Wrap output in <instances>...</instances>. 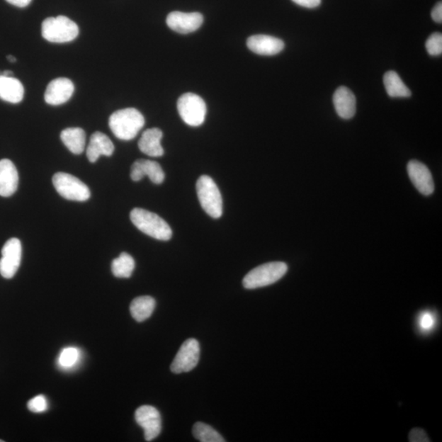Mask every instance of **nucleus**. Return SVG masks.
<instances>
[{
    "label": "nucleus",
    "instance_id": "f257e3e1",
    "mask_svg": "<svg viewBox=\"0 0 442 442\" xmlns=\"http://www.w3.org/2000/svg\"><path fill=\"white\" fill-rule=\"evenodd\" d=\"M144 123V115L133 108L118 110L109 118L110 129L114 135L119 140L126 141L135 138Z\"/></svg>",
    "mask_w": 442,
    "mask_h": 442
},
{
    "label": "nucleus",
    "instance_id": "f03ea898",
    "mask_svg": "<svg viewBox=\"0 0 442 442\" xmlns=\"http://www.w3.org/2000/svg\"><path fill=\"white\" fill-rule=\"evenodd\" d=\"M130 220L136 228L152 238L162 241L171 239L172 230L170 225L159 215L144 209L135 208L131 210Z\"/></svg>",
    "mask_w": 442,
    "mask_h": 442
},
{
    "label": "nucleus",
    "instance_id": "7ed1b4c3",
    "mask_svg": "<svg viewBox=\"0 0 442 442\" xmlns=\"http://www.w3.org/2000/svg\"><path fill=\"white\" fill-rule=\"evenodd\" d=\"M288 266L284 262H269L251 271L244 277V287L246 289H256L271 285L285 276Z\"/></svg>",
    "mask_w": 442,
    "mask_h": 442
},
{
    "label": "nucleus",
    "instance_id": "20e7f679",
    "mask_svg": "<svg viewBox=\"0 0 442 442\" xmlns=\"http://www.w3.org/2000/svg\"><path fill=\"white\" fill-rule=\"evenodd\" d=\"M42 36L51 43H67L76 38L79 28L76 23L65 16L49 18L42 23Z\"/></svg>",
    "mask_w": 442,
    "mask_h": 442
},
{
    "label": "nucleus",
    "instance_id": "39448f33",
    "mask_svg": "<svg viewBox=\"0 0 442 442\" xmlns=\"http://www.w3.org/2000/svg\"><path fill=\"white\" fill-rule=\"evenodd\" d=\"M200 204L210 217L218 219L223 213L222 197L217 183L208 176H202L197 182Z\"/></svg>",
    "mask_w": 442,
    "mask_h": 442
},
{
    "label": "nucleus",
    "instance_id": "423d86ee",
    "mask_svg": "<svg viewBox=\"0 0 442 442\" xmlns=\"http://www.w3.org/2000/svg\"><path fill=\"white\" fill-rule=\"evenodd\" d=\"M52 183L62 198L71 201L85 202L91 198V191L86 184L70 174L56 173L52 177Z\"/></svg>",
    "mask_w": 442,
    "mask_h": 442
},
{
    "label": "nucleus",
    "instance_id": "0eeeda50",
    "mask_svg": "<svg viewBox=\"0 0 442 442\" xmlns=\"http://www.w3.org/2000/svg\"><path fill=\"white\" fill-rule=\"evenodd\" d=\"M177 108L181 118L188 125H201L206 118V103L198 94L193 93L183 94L178 99Z\"/></svg>",
    "mask_w": 442,
    "mask_h": 442
},
{
    "label": "nucleus",
    "instance_id": "6e6552de",
    "mask_svg": "<svg viewBox=\"0 0 442 442\" xmlns=\"http://www.w3.org/2000/svg\"><path fill=\"white\" fill-rule=\"evenodd\" d=\"M200 345L196 339L184 341L171 366L174 373H187L193 370L199 361Z\"/></svg>",
    "mask_w": 442,
    "mask_h": 442
},
{
    "label": "nucleus",
    "instance_id": "1a4fd4ad",
    "mask_svg": "<svg viewBox=\"0 0 442 442\" xmlns=\"http://www.w3.org/2000/svg\"><path fill=\"white\" fill-rule=\"evenodd\" d=\"M22 254V244L18 239L13 238L8 240L2 249L0 275L8 280L12 278L19 269Z\"/></svg>",
    "mask_w": 442,
    "mask_h": 442
},
{
    "label": "nucleus",
    "instance_id": "9d476101",
    "mask_svg": "<svg viewBox=\"0 0 442 442\" xmlns=\"http://www.w3.org/2000/svg\"><path fill=\"white\" fill-rule=\"evenodd\" d=\"M135 421L144 431L147 441L156 439L162 431L161 414L155 407L143 405L135 412Z\"/></svg>",
    "mask_w": 442,
    "mask_h": 442
},
{
    "label": "nucleus",
    "instance_id": "9b49d317",
    "mask_svg": "<svg viewBox=\"0 0 442 442\" xmlns=\"http://www.w3.org/2000/svg\"><path fill=\"white\" fill-rule=\"evenodd\" d=\"M407 171L410 181L420 193L424 196H430L434 193L433 176L424 163L416 160L409 161Z\"/></svg>",
    "mask_w": 442,
    "mask_h": 442
},
{
    "label": "nucleus",
    "instance_id": "f8f14e48",
    "mask_svg": "<svg viewBox=\"0 0 442 442\" xmlns=\"http://www.w3.org/2000/svg\"><path fill=\"white\" fill-rule=\"evenodd\" d=\"M203 16L199 13L172 12L167 16L166 24L180 34L192 33L203 25Z\"/></svg>",
    "mask_w": 442,
    "mask_h": 442
},
{
    "label": "nucleus",
    "instance_id": "ddd939ff",
    "mask_svg": "<svg viewBox=\"0 0 442 442\" xmlns=\"http://www.w3.org/2000/svg\"><path fill=\"white\" fill-rule=\"evenodd\" d=\"M75 91V86L69 79L57 78L50 82L45 94V102L52 106L65 103Z\"/></svg>",
    "mask_w": 442,
    "mask_h": 442
},
{
    "label": "nucleus",
    "instance_id": "4468645a",
    "mask_svg": "<svg viewBox=\"0 0 442 442\" xmlns=\"http://www.w3.org/2000/svg\"><path fill=\"white\" fill-rule=\"evenodd\" d=\"M144 176L149 177L156 184H160L165 180V173L159 163L145 159L137 160L131 166L130 177L137 182Z\"/></svg>",
    "mask_w": 442,
    "mask_h": 442
},
{
    "label": "nucleus",
    "instance_id": "2eb2a0df",
    "mask_svg": "<svg viewBox=\"0 0 442 442\" xmlns=\"http://www.w3.org/2000/svg\"><path fill=\"white\" fill-rule=\"evenodd\" d=\"M246 45L255 54L265 56L280 54L284 48V43L282 40L266 35H256L249 37L246 41Z\"/></svg>",
    "mask_w": 442,
    "mask_h": 442
},
{
    "label": "nucleus",
    "instance_id": "dca6fc26",
    "mask_svg": "<svg viewBox=\"0 0 442 442\" xmlns=\"http://www.w3.org/2000/svg\"><path fill=\"white\" fill-rule=\"evenodd\" d=\"M18 173L13 163L8 159L0 160V196L8 198L17 191Z\"/></svg>",
    "mask_w": 442,
    "mask_h": 442
},
{
    "label": "nucleus",
    "instance_id": "f3484780",
    "mask_svg": "<svg viewBox=\"0 0 442 442\" xmlns=\"http://www.w3.org/2000/svg\"><path fill=\"white\" fill-rule=\"evenodd\" d=\"M334 104L336 113L341 118L348 120L356 114V100L348 88L339 87L334 93Z\"/></svg>",
    "mask_w": 442,
    "mask_h": 442
},
{
    "label": "nucleus",
    "instance_id": "a211bd4d",
    "mask_svg": "<svg viewBox=\"0 0 442 442\" xmlns=\"http://www.w3.org/2000/svg\"><path fill=\"white\" fill-rule=\"evenodd\" d=\"M114 149L112 140L106 135L97 131L91 137L86 151L87 157L89 162H96L100 156H112Z\"/></svg>",
    "mask_w": 442,
    "mask_h": 442
},
{
    "label": "nucleus",
    "instance_id": "6ab92c4d",
    "mask_svg": "<svg viewBox=\"0 0 442 442\" xmlns=\"http://www.w3.org/2000/svg\"><path fill=\"white\" fill-rule=\"evenodd\" d=\"M162 136V131L159 128L146 130L139 141L140 151L149 157H162L164 154V149L161 144Z\"/></svg>",
    "mask_w": 442,
    "mask_h": 442
},
{
    "label": "nucleus",
    "instance_id": "aec40b11",
    "mask_svg": "<svg viewBox=\"0 0 442 442\" xmlns=\"http://www.w3.org/2000/svg\"><path fill=\"white\" fill-rule=\"evenodd\" d=\"M23 98L22 82L13 76H0V99L10 103H19Z\"/></svg>",
    "mask_w": 442,
    "mask_h": 442
},
{
    "label": "nucleus",
    "instance_id": "412c9836",
    "mask_svg": "<svg viewBox=\"0 0 442 442\" xmlns=\"http://www.w3.org/2000/svg\"><path fill=\"white\" fill-rule=\"evenodd\" d=\"M61 140L74 154H81L85 150L86 135L81 128H67L62 130Z\"/></svg>",
    "mask_w": 442,
    "mask_h": 442
},
{
    "label": "nucleus",
    "instance_id": "4be33fe9",
    "mask_svg": "<svg viewBox=\"0 0 442 442\" xmlns=\"http://www.w3.org/2000/svg\"><path fill=\"white\" fill-rule=\"evenodd\" d=\"M156 307L154 298L149 296L136 298L130 304V313L132 317L138 322L149 319L154 313Z\"/></svg>",
    "mask_w": 442,
    "mask_h": 442
},
{
    "label": "nucleus",
    "instance_id": "5701e85b",
    "mask_svg": "<svg viewBox=\"0 0 442 442\" xmlns=\"http://www.w3.org/2000/svg\"><path fill=\"white\" fill-rule=\"evenodd\" d=\"M383 83L388 96L392 98H408L412 96V91L397 72H387L384 75Z\"/></svg>",
    "mask_w": 442,
    "mask_h": 442
},
{
    "label": "nucleus",
    "instance_id": "b1692460",
    "mask_svg": "<svg viewBox=\"0 0 442 442\" xmlns=\"http://www.w3.org/2000/svg\"><path fill=\"white\" fill-rule=\"evenodd\" d=\"M135 262L134 258L126 252H123L112 263V271L114 276L128 278L132 276Z\"/></svg>",
    "mask_w": 442,
    "mask_h": 442
},
{
    "label": "nucleus",
    "instance_id": "393cba45",
    "mask_svg": "<svg viewBox=\"0 0 442 442\" xmlns=\"http://www.w3.org/2000/svg\"><path fill=\"white\" fill-rule=\"evenodd\" d=\"M194 438L202 442H224L225 439L217 431H215L210 425L198 422L194 424L193 428Z\"/></svg>",
    "mask_w": 442,
    "mask_h": 442
},
{
    "label": "nucleus",
    "instance_id": "a878e982",
    "mask_svg": "<svg viewBox=\"0 0 442 442\" xmlns=\"http://www.w3.org/2000/svg\"><path fill=\"white\" fill-rule=\"evenodd\" d=\"M80 358V351L76 347H66L61 352L59 363L61 367L70 368L75 366Z\"/></svg>",
    "mask_w": 442,
    "mask_h": 442
},
{
    "label": "nucleus",
    "instance_id": "bb28decb",
    "mask_svg": "<svg viewBox=\"0 0 442 442\" xmlns=\"http://www.w3.org/2000/svg\"><path fill=\"white\" fill-rule=\"evenodd\" d=\"M426 50L431 56H439L442 52V35L436 33L429 36L426 42Z\"/></svg>",
    "mask_w": 442,
    "mask_h": 442
},
{
    "label": "nucleus",
    "instance_id": "cd10ccee",
    "mask_svg": "<svg viewBox=\"0 0 442 442\" xmlns=\"http://www.w3.org/2000/svg\"><path fill=\"white\" fill-rule=\"evenodd\" d=\"M28 407L31 412L43 413L48 409L49 404L45 397L43 395H39V396L30 400Z\"/></svg>",
    "mask_w": 442,
    "mask_h": 442
},
{
    "label": "nucleus",
    "instance_id": "c85d7f7f",
    "mask_svg": "<svg viewBox=\"0 0 442 442\" xmlns=\"http://www.w3.org/2000/svg\"><path fill=\"white\" fill-rule=\"evenodd\" d=\"M409 441L410 442H429L431 441L429 438L427 434L425 433V431L421 429H414L410 431L409 435Z\"/></svg>",
    "mask_w": 442,
    "mask_h": 442
},
{
    "label": "nucleus",
    "instance_id": "c756f323",
    "mask_svg": "<svg viewBox=\"0 0 442 442\" xmlns=\"http://www.w3.org/2000/svg\"><path fill=\"white\" fill-rule=\"evenodd\" d=\"M435 319L433 314L426 312L421 315L419 325L424 330H429L434 327Z\"/></svg>",
    "mask_w": 442,
    "mask_h": 442
},
{
    "label": "nucleus",
    "instance_id": "7c9ffc66",
    "mask_svg": "<svg viewBox=\"0 0 442 442\" xmlns=\"http://www.w3.org/2000/svg\"><path fill=\"white\" fill-rule=\"evenodd\" d=\"M292 1L300 5V6L307 8H317L321 4V0H292Z\"/></svg>",
    "mask_w": 442,
    "mask_h": 442
},
{
    "label": "nucleus",
    "instance_id": "2f4dec72",
    "mask_svg": "<svg viewBox=\"0 0 442 442\" xmlns=\"http://www.w3.org/2000/svg\"><path fill=\"white\" fill-rule=\"evenodd\" d=\"M431 18H433L436 23H441L442 22V4L441 2L436 4L431 11Z\"/></svg>",
    "mask_w": 442,
    "mask_h": 442
},
{
    "label": "nucleus",
    "instance_id": "473e14b6",
    "mask_svg": "<svg viewBox=\"0 0 442 442\" xmlns=\"http://www.w3.org/2000/svg\"><path fill=\"white\" fill-rule=\"evenodd\" d=\"M6 1L16 7L26 8L28 6L33 0H6Z\"/></svg>",
    "mask_w": 442,
    "mask_h": 442
},
{
    "label": "nucleus",
    "instance_id": "72a5a7b5",
    "mask_svg": "<svg viewBox=\"0 0 442 442\" xmlns=\"http://www.w3.org/2000/svg\"><path fill=\"white\" fill-rule=\"evenodd\" d=\"M13 73L12 72H10V71L0 72V76H13Z\"/></svg>",
    "mask_w": 442,
    "mask_h": 442
},
{
    "label": "nucleus",
    "instance_id": "f704fd0d",
    "mask_svg": "<svg viewBox=\"0 0 442 442\" xmlns=\"http://www.w3.org/2000/svg\"><path fill=\"white\" fill-rule=\"evenodd\" d=\"M7 60L10 62H15L16 61H17V59H16V57L13 55H8L7 56Z\"/></svg>",
    "mask_w": 442,
    "mask_h": 442
},
{
    "label": "nucleus",
    "instance_id": "c9c22d12",
    "mask_svg": "<svg viewBox=\"0 0 442 442\" xmlns=\"http://www.w3.org/2000/svg\"><path fill=\"white\" fill-rule=\"evenodd\" d=\"M0 442H4V441L3 440H0Z\"/></svg>",
    "mask_w": 442,
    "mask_h": 442
}]
</instances>
